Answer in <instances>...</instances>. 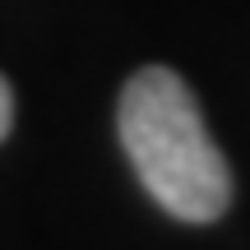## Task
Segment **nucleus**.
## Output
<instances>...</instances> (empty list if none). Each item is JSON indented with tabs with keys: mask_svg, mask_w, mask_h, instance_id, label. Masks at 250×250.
Here are the masks:
<instances>
[{
	"mask_svg": "<svg viewBox=\"0 0 250 250\" xmlns=\"http://www.w3.org/2000/svg\"><path fill=\"white\" fill-rule=\"evenodd\" d=\"M121 148L144 190L181 223H213L232 199V171L176 70L148 65L121 93Z\"/></svg>",
	"mask_w": 250,
	"mask_h": 250,
	"instance_id": "obj_1",
	"label": "nucleus"
},
{
	"mask_svg": "<svg viewBox=\"0 0 250 250\" xmlns=\"http://www.w3.org/2000/svg\"><path fill=\"white\" fill-rule=\"evenodd\" d=\"M9 125H14V98H9V83L0 79V139L9 134Z\"/></svg>",
	"mask_w": 250,
	"mask_h": 250,
	"instance_id": "obj_2",
	"label": "nucleus"
}]
</instances>
